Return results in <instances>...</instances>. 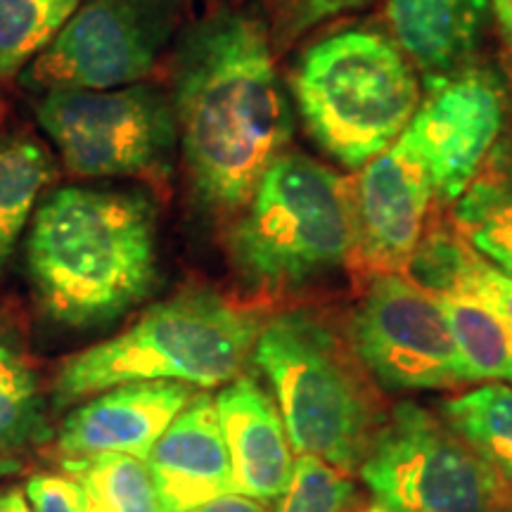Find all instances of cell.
Returning <instances> with one entry per match:
<instances>
[{"label": "cell", "mask_w": 512, "mask_h": 512, "mask_svg": "<svg viewBox=\"0 0 512 512\" xmlns=\"http://www.w3.org/2000/svg\"><path fill=\"white\" fill-rule=\"evenodd\" d=\"M387 17L403 55L430 86L463 72L491 19V0H387Z\"/></svg>", "instance_id": "2e32d148"}, {"label": "cell", "mask_w": 512, "mask_h": 512, "mask_svg": "<svg viewBox=\"0 0 512 512\" xmlns=\"http://www.w3.org/2000/svg\"><path fill=\"white\" fill-rule=\"evenodd\" d=\"M434 197L425 166L396 138L354 181L358 259L375 273L406 271Z\"/></svg>", "instance_id": "7c38bea8"}, {"label": "cell", "mask_w": 512, "mask_h": 512, "mask_svg": "<svg viewBox=\"0 0 512 512\" xmlns=\"http://www.w3.org/2000/svg\"><path fill=\"white\" fill-rule=\"evenodd\" d=\"M0 512H36L31 508L29 498L19 489L0 491Z\"/></svg>", "instance_id": "f546056e"}, {"label": "cell", "mask_w": 512, "mask_h": 512, "mask_svg": "<svg viewBox=\"0 0 512 512\" xmlns=\"http://www.w3.org/2000/svg\"><path fill=\"white\" fill-rule=\"evenodd\" d=\"M389 512H505L512 491L446 420L413 401L380 422L361 467Z\"/></svg>", "instance_id": "ba28073f"}, {"label": "cell", "mask_w": 512, "mask_h": 512, "mask_svg": "<svg viewBox=\"0 0 512 512\" xmlns=\"http://www.w3.org/2000/svg\"><path fill=\"white\" fill-rule=\"evenodd\" d=\"M166 512H188L233 494L226 439L209 394H195L145 458Z\"/></svg>", "instance_id": "5bb4252c"}, {"label": "cell", "mask_w": 512, "mask_h": 512, "mask_svg": "<svg viewBox=\"0 0 512 512\" xmlns=\"http://www.w3.org/2000/svg\"><path fill=\"white\" fill-rule=\"evenodd\" d=\"M55 178L57 164L41 140L22 131H0V268L8 264L38 195Z\"/></svg>", "instance_id": "d6986e66"}, {"label": "cell", "mask_w": 512, "mask_h": 512, "mask_svg": "<svg viewBox=\"0 0 512 512\" xmlns=\"http://www.w3.org/2000/svg\"><path fill=\"white\" fill-rule=\"evenodd\" d=\"M354 494L347 472L320 458L299 456L278 512H347Z\"/></svg>", "instance_id": "d4e9b609"}, {"label": "cell", "mask_w": 512, "mask_h": 512, "mask_svg": "<svg viewBox=\"0 0 512 512\" xmlns=\"http://www.w3.org/2000/svg\"><path fill=\"white\" fill-rule=\"evenodd\" d=\"M195 396L183 382H128L95 394L64 418L57 451L64 460L126 453L145 460Z\"/></svg>", "instance_id": "4fadbf2b"}, {"label": "cell", "mask_w": 512, "mask_h": 512, "mask_svg": "<svg viewBox=\"0 0 512 512\" xmlns=\"http://www.w3.org/2000/svg\"><path fill=\"white\" fill-rule=\"evenodd\" d=\"M264 325L254 311L207 287H190L147 309L131 328L69 356L57 370V408L128 382H233Z\"/></svg>", "instance_id": "3957f363"}, {"label": "cell", "mask_w": 512, "mask_h": 512, "mask_svg": "<svg viewBox=\"0 0 512 512\" xmlns=\"http://www.w3.org/2000/svg\"><path fill=\"white\" fill-rule=\"evenodd\" d=\"M53 3L62 5V8H67L69 12H74L76 8H79V3H81V0H53Z\"/></svg>", "instance_id": "4dcf8cb0"}, {"label": "cell", "mask_w": 512, "mask_h": 512, "mask_svg": "<svg viewBox=\"0 0 512 512\" xmlns=\"http://www.w3.org/2000/svg\"><path fill=\"white\" fill-rule=\"evenodd\" d=\"M503 93L486 74L460 72L432 86L403 140L430 176L434 195L456 202L479 176L503 131Z\"/></svg>", "instance_id": "8fae6325"}, {"label": "cell", "mask_w": 512, "mask_h": 512, "mask_svg": "<svg viewBox=\"0 0 512 512\" xmlns=\"http://www.w3.org/2000/svg\"><path fill=\"white\" fill-rule=\"evenodd\" d=\"M453 209V221L467 245L512 278V147H503L479 171Z\"/></svg>", "instance_id": "ac0fdd59"}, {"label": "cell", "mask_w": 512, "mask_h": 512, "mask_svg": "<svg viewBox=\"0 0 512 512\" xmlns=\"http://www.w3.org/2000/svg\"><path fill=\"white\" fill-rule=\"evenodd\" d=\"M408 278L434 294L465 290L512 323V278L491 266L453 230H430L406 266Z\"/></svg>", "instance_id": "e0dca14e"}, {"label": "cell", "mask_w": 512, "mask_h": 512, "mask_svg": "<svg viewBox=\"0 0 512 512\" xmlns=\"http://www.w3.org/2000/svg\"><path fill=\"white\" fill-rule=\"evenodd\" d=\"M81 486V512H166L145 460L126 453L62 460Z\"/></svg>", "instance_id": "603a6c76"}, {"label": "cell", "mask_w": 512, "mask_h": 512, "mask_svg": "<svg viewBox=\"0 0 512 512\" xmlns=\"http://www.w3.org/2000/svg\"><path fill=\"white\" fill-rule=\"evenodd\" d=\"M446 425L512 491V387L486 384L441 406Z\"/></svg>", "instance_id": "7402d4cb"}, {"label": "cell", "mask_w": 512, "mask_h": 512, "mask_svg": "<svg viewBox=\"0 0 512 512\" xmlns=\"http://www.w3.org/2000/svg\"><path fill=\"white\" fill-rule=\"evenodd\" d=\"M252 361L271 382L297 456L354 472L377 432V406L351 344L313 311H285L261 328Z\"/></svg>", "instance_id": "8992f818"}, {"label": "cell", "mask_w": 512, "mask_h": 512, "mask_svg": "<svg viewBox=\"0 0 512 512\" xmlns=\"http://www.w3.org/2000/svg\"><path fill=\"white\" fill-rule=\"evenodd\" d=\"M268 15V34L275 53H283L297 38H302L347 12L366 10L375 0H264Z\"/></svg>", "instance_id": "484cf974"}, {"label": "cell", "mask_w": 512, "mask_h": 512, "mask_svg": "<svg viewBox=\"0 0 512 512\" xmlns=\"http://www.w3.org/2000/svg\"><path fill=\"white\" fill-rule=\"evenodd\" d=\"M171 102L195 197L214 214H238L294 133L264 19L221 8L185 27Z\"/></svg>", "instance_id": "6da1fadb"}, {"label": "cell", "mask_w": 512, "mask_h": 512, "mask_svg": "<svg viewBox=\"0 0 512 512\" xmlns=\"http://www.w3.org/2000/svg\"><path fill=\"white\" fill-rule=\"evenodd\" d=\"M34 114L64 169L79 178H157L171 171L178 124L157 83L48 91Z\"/></svg>", "instance_id": "52a82bcc"}, {"label": "cell", "mask_w": 512, "mask_h": 512, "mask_svg": "<svg viewBox=\"0 0 512 512\" xmlns=\"http://www.w3.org/2000/svg\"><path fill=\"white\" fill-rule=\"evenodd\" d=\"M214 401L233 470V494L261 503L283 496L294 472V451L271 396L254 377L238 375Z\"/></svg>", "instance_id": "9a60e30c"}, {"label": "cell", "mask_w": 512, "mask_h": 512, "mask_svg": "<svg viewBox=\"0 0 512 512\" xmlns=\"http://www.w3.org/2000/svg\"><path fill=\"white\" fill-rule=\"evenodd\" d=\"M228 254L247 290L283 294L356 256L354 181L287 150L261 178L230 228Z\"/></svg>", "instance_id": "277c9868"}, {"label": "cell", "mask_w": 512, "mask_h": 512, "mask_svg": "<svg viewBox=\"0 0 512 512\" xmlns=\"http://www.w3.org/2000/svg\"><path fill=\"white\" fill-rule=\"evenodd\" d=\"M27 271L57 323L95 328L124 316L157 283V211L145 192L67 185L36 209Z\"/></svg>", "instance_id": "7a4b0ae2"}, {"label": "cell", "mask_w": 512, "mask_h": 512, "mask_svg": "<svg viewBox=\"0 0 512 512\" xmlns=\"http://www.w3.org/2000/svg\"><path fill=\"white\" fill-rule=\"evenodd\" d=\"M53 437L36 370L19 344L0 337V460H15Z\"/></svg>", "instance_id": "44dd1931"}, {"label": "cell", "mask_w": 512, "mask_h": 512, "mask_svg": "<svg viewBox=\"0 0 512 512\" xmlns=\"http://www.w3.org/2000/svg\"><path fill=\"white\" fill-rule=\"evenodd\" d=\"M349 344L363 370L389 392L472 382L437 294L403 273H375L351 316Z\"/></svg>", "instance_id": "30bf717a"}, {"label": "cell", "mask_w": 512, "mask_h": 512, "mask_svg": "<svg viewBox=\"0 0 512 512\" xmlns=\"http://www.w3.org/2000/svg\"><path fill=\"white\" fill-rule=\"evenodd\" d=\"M505 512H512V508H510V510H505Z\"/></svg>", "instance_id": "d6a6232c"}, {"label": "cell", "mask_w": 512, "mask_h": 512, "mask_svg": "<svg viewBox=\"0 0 512 512\" xmlns=\"http://www.w3.org/2000/svg\"><path fill=\"white\" fill-rule=\"evenodd\" d=\"M491 10H494L496 24L505 43L512 48V0H491Z\"/></svg>", "instance_id": "f1b7e54d"}, {"label": "cell", "mask_w": 512, "mask_h": 512, "mask_svg": "<svg viewBox=\"0 0 512 512\" xmlns=\"http://www.w3.org/2000/svg\"><path fill=\"white\" fill-rule=\"evenodd\" d=\"M72 15L53 0H0V81L22 74Z\"/></svg>", "instance_id": "cb8c5ba5"}, {"label": "cell", "mask_w": 512, "mask_h": 512, "mask_svg": "<svg viewBox=\"0 0 512 512\" xmlns=\"http://www.w3.org/2000/svg\"><path fill=\"white\" fill-rule=\"evenodd\" d=\"M183 12L185 0H81L19 81L34 93L143 81L169 48Z\"/></svg>", "instance_id": "9c48e42d"}, {"label": "cell", "mask_w": 512, "mask_h": 512, "mask_svg": "<svg viewBox=\"0 0 512 512\" xmlns=\"http://www.w3.org/2000/svg\"><path fill=\"white\" fill-rule=\"evenodd\" d=\"M366 512H389V510H387V508H382V505L377 503V505H373V508H368Z\"/></svg>", "instance_id": "1f68e13d"}, {"label": "cell", "mask_w": 512, "mask_h": 512, "mask_svg": "<svg viewBox=\"0 0 512 512\" xmlns=\"http://www.w3.org/2000/svg\"><path fill=\"white\" fill-rule=\"evenodd\" d=\"M306 131L347 169L382 155L420 107L415 67L375 27H347L313 41L290 72Z\"/></svg>", "instance_id": "5b68a950"}, {"label": "cell", "mask_w": 512, "mask_h": 512, "mask_svg": "<svg viewBox=\"0 0 512 512\" xmlns=\"http://www.w3.org/2000/svg\"><path fill=\"white\" fill-rule=\"evenodd\" d=\"M188 512H268V510L261 505V501H254V498H247L240 494H226Z\"/></svg>", "instance_id": "83f0119b"}, {"label": "cell", "mask_w": 512, "mask_h": 512, "mask_svg": "<svg viewBox=\"0 0 512 512\" xmlns=\"http://www.w3.org/2000/svg\"><path fill=\"white\" fill-rule=\"evenodd\" d=\"M24 494L36 512H81V486L67 475L31 477Z\"/></svg>", "instance_id": "4316f807"}, {"label": "cell", "mask_w": 512, "mask_h": 512, "mask_svg": "<svg viewBox=\"0 0 512 512\" xmlns=\"http://www.w3.org/2000/svg\"><path fill=\"white\" fill-rule=\"evenodd\" d=\"M472 382L494 380L512 387V323L494 306L465 290L437 294Z\"/></svg>", "instance_id": "ffe728a7"}]
</instances>
